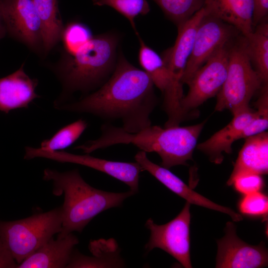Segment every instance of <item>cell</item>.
<instances>
[{
	"label": "cell",
	"mask_w": 268,
	"mask_h": 268,
	"mask_svg": "<svg viewBox=\"0 0 268 268\" xmlns=\"http://www.w3.org/2000/svg\"><path fill=\"white\" fill-rule=\"evenodd\" d=\"M153 85L147 73L121 56L112 75L97 90L57 108L119 120L123 130L135 133L151 125L150 115L157 103Z\"/></svg>",
	"instance_id": "cell-1"
},
{
	"label": "cell",
	"mask_w": 268,
	"mask_h": 268,
	"mask_svg": "<svg viewBox=\"0 0 268 268\" xmlns=\"http://www.w3.org/2000/svg\"><path fill=\"white\" fill-rule=\"evenodd\" d=\"M91 30L85 24L72 22L65 26L61 41L65 53L74 55L86 45L93 37Z\"/></svg>",
	"instance_id": "cell-26"
},
{
	"label": "cell",
	"mask_w": 268,
	"mask_h": 268,
	"mask_svg": "<svg viewBox=\"0 0 268 268\" xmlns=\"http://www.w3.org/2000/svg\"><path fill=\"white\" fill-rule=\"evenodd\" d=\"M268 172V134L264 132L245 138L227 185L231 186L234 178L242 174L262 175Z\"/></svg>",
	"instance_id": "cell-20"
},
{
	"label": "cell",
	"mask_w": 268,
	"mask_h": 268,
	"mask_svg": "<svg viewBox=\"0 0 268 268\" xmlns=\"http://www.w3.org/2000/svg\"><path fill=\"white\" fill-rule=\"evenodd\" d=\"M89 249L92 257H88L89 268H122L125 266L120 250L114 239L91 241Z\"/></svg>",
	"instance_id": "cell-23"
},
{
	"label": "cell",
	"mask_w": 268,
	"mask_h": 268,
	"mask_svg": "<svg viewBox=\"0 0 268 268\" xmlns=\"http://www.w3.org/2000/svg\"><path fill=\"white\" fill-rule=\"evenodd\" d=\"M134 159L143 171H147L170 191L191 204L224 213L229 215L234 221H239L243 219L241 215L233 209L211 201L194 191L168 169L152 162L147 157L145 152L139 151L134 156Z\"/></svg>",
	"instance_id": "cell-14"
},
{
	"label": "cell",
	"mask_w": 268,
	"mask_h": 268,
	"mask_svg": "<svg viewBox=\"0 0 268 268\" xmlns=\"http://www.w3.org/2000/svg\"><path fill=\"white\" fill-rule=\"evenodd\" d=\"M239 38L230 43L227 74L214 109L218 112L227 109L233 115L249 107L253 96L264 85L250 61L246 38Z\"/></svg>",
	"instance_id": "cell-5"
},
{
	"label": "cell",
	"mask_w": 268,
	"mask_h": 268,
	"mask_svg": "<svg viewBox=\"0 0 268 268\" xmlns=\"http://www.w3.org/2000/svg\"><path fill=\"white\" fill-rule=\"evenodd\" d=\"M178 26L201 8L205 0H153Z\"/></svg>",
	"instance_id": "cell-24"
},
{
	"label": "cell",
	"mask_w": 268,
	"mask_h": 268,
	"mask_svg": "<svg viewBox=\"0 0 268 268\" xmlns=\"http://www.w3.org/2000/svg\"><path fill=\"white\" fill-rule=\"evenodd\" d=\"M117 45L114 35H99L74 55L64 53L53 69L65 93L87 92L103 84L113 69Z\"/></svg>",
	"instance_id": "cell-4"
},
{
	"label": "cell",
	"mask_w": 268,
	"mask_h": 268,
	"mask_svg": "<svg viewBox=\"0 0 268 268\" xmlns=\"http://www.w3.org/2000/svg\"><path fill=\"white\" fill-rule=\"evenodd\" d=\"M268 13V0H254L252 17L253 28L266 18Z\"/></svg>",
	"instance_id": "cell-31"
},
{
	"label": "cell",
	"mask_w": 268,
	"mask_h": 268,
	"mask_svg": "<svg viewBox=\"0 0 268 268\" xmlns=\"http://www.w3.org/2000/svg\"><path fill=\"white\" fill-rule=\"evenodd\" d=\"M261 95L255 102L258 115L252 120L241 133L240 139L248 137L266 132L268 128V85L264 86Z\"/></svg>",
	"instance_id": "cell-28"
},
{
	"label": "cell",
	"mask_w": 268,
	"mask_h": 268,
	"mask_svg": "<svg viewBox=\"0 0 268 268\" xmlns=\"http://www.w3.org/2000/svg\"><path fill=\"white\" fill-rule=\"evenodd\" d=\"M254 0H205L206 14L234 27L245 38L252 33Z\"/></svg>",
	"instance_id": "cell-19"
},
{
	"label": "cell",
	"mask_w": 268,
	"mask_h": 268,
	"mask_svg": "<svg viewBox=\"0 0 268 268\" xmlns=\"http://www.w3.org/2000/svg\"><path fill=\"white\" fill-rule=\"evenodd\" d=\"M206 123L185 127L162 128L150 125L135 133H130L110 125L102 126L101 136L79 146L84 153L118 144H132L140 150L155 152L160 157L161 166L169 169L178 165H187L192 160L199 136Z\"/></svg>",
	"instance_id": "cell-2"
},
{
	"label": "cell",
	"mask_w": 268,
	"mask_h": 268,
	"mask_svg": "<svg viewBox=\"0 0 268 268\" xmlns=\"http://www.w3.org/2000/svg\"><path fill=\"white\" fill-rule=\"evenodd\" d=\"M246 40L248 55L263 84H268V22L267 17L254 29Z\"/></svg>",
	"instance_id": "cell-22"
},
{
	"label": "cell",
	"mask_w": 268,
	"mask_h": 268,
	"mask_svg": "<svg viewBox=\"0 0 268 268\" xmlns=\"http://www.w3.org/2000/svg\"><path fill=\"white\" fill-rule=\"evenodd\" d=\"M231 41L215 52L187 83L189 91L181 101L186 116L221 90L227 74Z\"/></svg>",
	"instance_id": "cell-9"
},
{
	"label": "cell",
	"mask_w": 268,
	"mask_h": 268,
	"mask_svg": "<svg viewBox=\"0 0 268 268\" xmlns=\"http://www.w3.org/2000/svg\"><path fill=\"white\" fill-rule=\"evenodd\" d=\"M78 243L72 233L56 239L53 237L18 264L17 268H67Z\"/></svg>",
	"instance_id": "cell-18"
},
{
	"label": "cell",
	"mask_w": 268,
	"mask_h": 268,
	"mask_svg": "<svg viewBox=\"0 0 268 268\" xmlns=\"http://www.w3.org/2000/svg\"><path fill=\"white\" fill-rule=\"evenodd\" d=\"M24 65L11 74L0 78L1 112L8 114L12 110L28 108L35 99L40 97L35 92L38 80L25 72Z\"/></svg>",
	"instance_id": "cell-17"
},
{
	"label": "cell",
	"mask_w": 268,
	"mask_h": 268,
	"mask_svg": "<svg viewBox=\"0 0 268 268\" xmlns=\"http://www.w3.org/2000/svg\"><path fill=\"white\" fill-rule=\"evenodd\" d=\"M225 235L217 241L218 250L216 268H258L267 266L268 251L263 243L250 245L239 238L236 226L228 222Z\"/></svg>",
	"instance_id": "cell-13"
},
{
	"label": "cell",
	"mask_w": 268,
	"mask_h": 268,
	"mask_svg": "<svg viewBox=\"0 0 268 268\" xmlns=\"http://www.w3.org/2000/svg\"><path fill=\"white\" fill-rule=\"evenodd\" d=\"M24 159L36 157L49 159L61 163L77 164L104 173L127 184L130 190L137 193L139 174L142 169L137 162L108 160L97 158L88 154L78 155L64 151H47L40 148L26 146Z\"/></svg>",
	"instance_id": "cell-10"
},
{
	"label": "cell",
	"mask_w": 268,
	"mask_h": 268,
	"mask_svg": "<svg viewBox=\"0 0 268 268\" xmlns=\"http://www.w3.org/2000/svg\"><path fill=\"white\" fill-rule=\"evenodd\" d=\"M7 33L38 54H43V29L32 0H0Z\"/></svg>",
	"instance_id": "cell-11"
},
{
	"label": "cell",
	"mask_w": 268,
	"mask_h": 268,
	"mask_svg": "<svg viewBox=\"0 0 268 268\" xmlns=\"http://www.w3.org/2000/svg\"><path fill=\"white\" fill-rule=\"evenodd\" d=\"M62 222V206L19 220H0V239L18 265L58 234Z\"/></svg>",
	"instance_id": "cell-6"
},
{
	"label": "cell",
	"mask_w": 268,
	"mask_h": 268,
	"mask_svg": "<svg viewBox=\"0 0 268 268\" xmlns=\"http://www.w3.org/2000/svg\"><path fill=\"white\" fill-rule=\"evenodd\" d=\"M43 179L52 182L54 195L64 196L62 226L58 237L74 231L81 232L97 215L121 206L125 200L135 194L131 190L113 193L94 188L83 180L76 169L64 172L46 169Z\"/></svg>",
	"instance_id": "cell-3"
},
{
	"label": "cell",
	"mask_w": 268,
	"mask_h": 268,
	"mask_svg": "<svg viewBox=\"0 0 268 268\" xmlns=\"http://www.w3.org/2000/svg\"><path fill=\"white\" fill-rule=\"evenodd\" d=\"M232 185L238 192L246 195L259 192L262 190L264 186V181L260 175L250 173H244L236 177Z\"/></svg>",
	"instance_id": "cell-30"
},
{
	"label": "cell",
	"mask_w": 268,
	"mask_h": 268,
	"mask_svg": "<svg viewBox=\"0 0 268 268\" xmlns=\"http://www.w3.org/2000/svg\"><path fill=\"white\" fill-rule=\"evenodd\" d=\"M238 208L243 214L262 216L266 219L268 212V197L260 191L244 195L239 201Z\"/></svg>",
	"instance_id": "cell-29"
},
{
	"label": "cell",
	"mask_w": 268,
	"mask_h": 268,
	"mask_svg": "<svg viewBox=\"0 0 268 268\" xmlns=\"http://www.w3.org/2000/svg\"><path fill=\"white\" fill-rule=\"evenodd\" d=\"M17 264L0 239V268H15Z\"/></svg>",
	"instance_id": "cell-32"
},
{
	"label": "cell",
	"mask_w": 268,
	"mask_h": 268,
	"mask_svg": "<svg viewBox=\"0 0 268 268\" xmlns=\"http://www.w3.org/2000/svg\"><path fill=\"white\" fill-rule=\"evenodd\" d=\"M258 115V111L249 106L240 110L233 115V118L226 126L197 145V149L206 154L211 162L221 163L224 159L223 153H232L233 143L240 139L245 127Z\"/></svg>",
	"instance_id": "cell-16"
},
{
	"label": "cell",
	"mask_w": 268,
	"mask_h": 268,
	"mask_svg": "<svg viewBox=\"0 0 268 268\" xmlns=\"http://www.w3.org/2000/svg\"><path fill=\"white\" fill-rule=\"evenodd\" d=\"M97 6L107 5L112 7L127 18L136 34L134 19L138 15H146L150 11V6L146 0H92Z\"/></svg>",
	"instance_id": "cell-27"
},
{
	"label": "cell",
	"mask_w": 268,
	"mask_h": 268,
	"mask_svg": "<svg viewBox=\"0 0 268 268\" xmlns=\"http://www.w3.org/2000/svg\"><path fill=\"white\" fill-rule=\"evenodd\" d=\"M7 33V28L2 15L0 0V39L3 38Z\"/></svg>",
	"instance_id": "cell-33"
},
{
	"label": "cell",
	"mask_w": 268,
	"mask_h": 268,
	"mask_svg": "<svg viewBox=\"0 0 268 268\" xmlns=\"http://www.w3.org/2000/svg\"><path fill=\"white\" fill-rule=\"evenodd\" d=\"M87 127L85 120L79 119L61 128L50 138L42 141L39 148L47 151L64 149L72 144Z\"/></svg>",
	"instance_id": "cell-25"
},
{
	"label": "cell",
	"mask_w": 268,
	"mask_h": 268,
	"mask_svg": "<svg viewBox=\"0 0 268 268\" xmlns=\"http://www.w3.org/2000/svg\"><path fill=\"white\" fill-rule=\"evenodd\" d=\"M191 203L187 201L181 211L170 221L162 225L150 218L145 226L150 231L149 241L145 245L147 252L161 249L176 259L186 268H191L190 226Z\"/></svg>",
	"instance_id": "cell-8"
},
{
	"label": "cell",
	"mask_w": 268,
	"mask_h": 268,
	"mask_svg": "<svg viewBox=\"0 0 268 268\" xmlns=\"http://www.w3.org/2000/svg\"><path fill=\"white\" fill-rule=\"evenodd\" d=\"M137 36L140 43L139 63L164 97V108L168 117L164 126H178L187 117L181 107L183 85L174 80L161 56Z\"/></svg>",
	"instance_id": "cell-7"
},
{
	"label": "cell",
	"mask_w": 268,
	"mask_h": 268,
	"mask_svg": "<svg viewBox=\"0 0 268 268\" xmlns=\"http://www.w3.org/2000/svg\"><path fill=\"white\" fill-rule=\"evenodd\" d=\"M40 19L43 34L44 53L47 55L61 41L65 27L58 0H32Z\"/></svg>",
	"instance_id": "cell-21"
},
{
	"label": "cell",
	"mask_w": 268,
	"mask_h": 268,
	"mask_svg": "<svg viewBox=\"0 0 268 268\" xmlns=\"http://www.w3.org/2000/svg\"><path fill=\"white\" fill-rule=\"evenodd\" d=\"M205 14L203 6L178 25V35L174 46L164 51L161 56L174 80L178 83L182 84L181 79L193 51L198 28Z\"/></svg>",
	"instance_id": "cell-15"
},
{
	"label": "cell",
	"mask_w": 268,
	"mask_h": 268,
	"mask_svg": "<svg viewBox=\"0 0 268 268\" xmlns=\"http://www.w3.org/2000/svg\"><path fill=\"white\" fill-rule=\"evenodd\" d=\"M234 27L205 14L197 31L192 54L181 79L187 84L196 71L219 49L236 37Z\"/></svg>",
	"instance_id": "cell-12"
}]
</instances>
